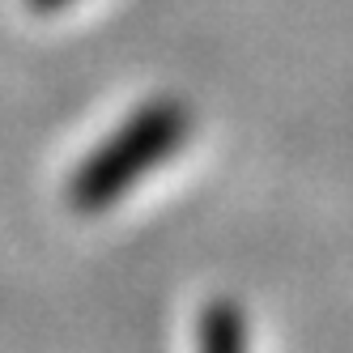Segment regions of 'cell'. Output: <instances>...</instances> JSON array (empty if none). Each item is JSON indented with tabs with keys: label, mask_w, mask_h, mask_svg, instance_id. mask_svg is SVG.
<instances>
[{
	"label": "cell",
	"mask_w": 353,
	"mask_h": 353,
	"mask_svg": "<svg viewBox=\"0 0 353 353\" xmlns=\"http://www.w3.org/2000/svg\"><path fill=\"white\" fill-rule=\"evenodd\" d=\"M192 137V111L179 98H149L68 174V205L103 213L128 196L149 170L170 162Z\"/></svg>",
	"instance_id": "cell-1"
},
{
	"label": "cell",
	"mask_w": 353,
	"mask_h": 353,
	"mask_svg": "<svg viewBox=\"0 0 353 353\" xmlns=\"http://www.w3.org/2000/svg\"><path fill=\"white\" fill-rule=\"evenodd\" d=\"M30 9H39V13H52V9H64V5H72V0H26Z\"/></svg>",
	"instance_id": "cell-3"
},
{
	"label": "cell",
	"mask_w": 353,
	"mask_h": 353,
	"mask_svg": "<svg viewBox=\"0 0 353 353\" xmlns=\"http://www.w3.org/2000/svg\"><path fill=\"white\" fill-rule=\"evenodd\" d=\"M200 353H247V315L239 302L217 298L200 311Z\"/></svg>",
	"instance_id": "cell-2"
}]
</instances>
